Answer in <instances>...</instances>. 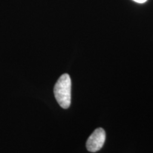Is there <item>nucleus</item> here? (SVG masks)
<instances>
[{"label":"nucleus","instance_id":"obj_1","mask_svg":"<svg viewBox=\"0 0 153 153\" xmlns=\"http://www.w3.org/2000/svg\"><path fill=\"white\" fill-rule=\"evenodd\" d=\"M72 82L68 74L60 76L54 87V94L59 105L62 108H68L71 104Z\"/></svg>","mask_w":153,"mask_h":153},{"label":"nucleus","instance_id":"obj_2","mask_svg":"<svg viewBox=\"0 0 153 153\" xmlns=\"http://www.w3.org/2000/svg\"><path fill=\"white\" fill-rule=\"evenodd\" d=\"M106 140V132L103 128L96 129L89 137L86 146L88 151L95 152L101 150Z\"/></svg>","mask_w":153,"mask_h":153},{"label":"nucleus","instance_id":"obj_3","mask_svg":"<svg viewBox=\"0 0 153 153\" xmlns=\"http://www.w3.org/2000/svg\"><path fill=\"white\" fill-rule=\"evenodd\" d=\"M133 1L137 3H144L147 1V0H133Z\"/></svg>","mask_w":153,"mask_h":153}]
</instances>
